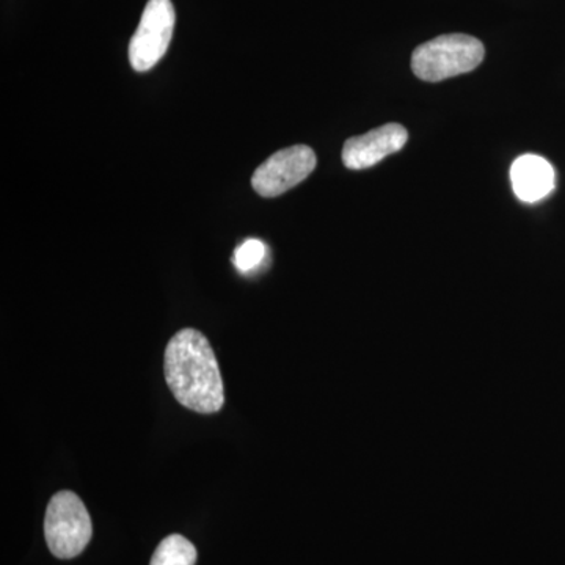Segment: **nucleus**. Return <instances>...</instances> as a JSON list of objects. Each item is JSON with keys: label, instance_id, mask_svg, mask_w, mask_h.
<instances>
[{"label": "nucleus", "instance_id": "1a4fd4ad", "mask_svg": "<svg viewBox=\"0 0 565 565\" xmlns=\"http://www.w3.org/2000/svg\"><path fill=\"white\" fill-rule=\"evenodd\" d=\"M266 258V245L258 239H247L234 252L233 263L241 273H252Z\"/></svg>", "mask_w": 565, "mask_h": 565}, {"label": "nucleus", "instance_id": "39448f33", "mask_svg": "<svg viewBox=\"0 0 565 565\" xmlns=\"http://www.w3.org/2000/svg\"><path fill=\"white\" fill-rule=\"evenodd\" d=\"M316 154L310 147L296 145L270 156L252 177V185L264 199H275L307 180L316 169Z\"/></svg>", "mask_w": 565, "mask_h": 565}, {"label": "nucleus", "instance_id": "f03ea898", "mask_svg": "<svg viewBox=\"0 0 565 565\" xmlns=\"http://www.w3.org/2000/svg\"><path fill=\"white\" fill-rule=\"evenodd\" d=\"M484 55V44L475 36L449 33L416 47L412 70L422 81L440 82L478 68Z\"/></svg>", "mask_w": 565, "mask_h": 565}, {"label": "nucleus", "instance_id": "7ed1b4c3", "mask_svg": "<svg viewBox=\"0 0 565 565\" xmlns=\"http://www.w3.org/2000/svg\"><path fill=\"white\" fill-rule=\"evenodd\" d=\"M92 534L90 514L81 498L70 490L55 493L44 519V535L52 555L58 559L79 556Z\"/></svg>", "mask_w": 565, "mask_h": 565}, {"label": "nucleus", "instance_id": "6e6552de", "mask_svg": "<svg viewBox=\"0 0 565 565\" xmlns=\"http://www.w3.org/2000/svg\"><path fill=\"white\" fill-rule=\"evenodd\" d=\"M196 548L191 541L180 534H172L163 539L150 565H195Z\"/></svg>", "mask_w": 565, "mask_h": 565}, {"label": "nucleus", "instance_id": "423d86ee", "mask_svg": "<svg viewBox=\"0 0 565 565\" xmlns=\"http://www.w3.org/2000/svg\"><path fill=\"white\" fill-rule=\"evenodd\" d=\"M407 139V129L397 122H388L363 136L352 137L344 143V166L351 170L370 169L386 156L403 150Z\"/></svg>", "mask_w": 565, "mask_h": 565}, {"label": "nucleus", "instance_id": "20e7f679", "mask_svg": "<svg viewBox=\"0 0 565 565\" xmlns=\"http://www.w3.org/2000/svg\"><path fill=\"white\" fill-rule=\"evenodd\" d=\"M174 7L172 0H150L141 13L140 24L129 43V61L134 70L147 73L154 68L172 41Z\"/></svg>", "mask_w": 565, "mask_h": 565}, {"label": "nucleus", "instance_id": "f257e3e1", "mask_svg": "<svg viewBox=\"0 0 565 565\" xmlns=\"http://www.w3.org/2000/svg\"><path fill=\"white\" fill-rule=\"evenodd\" d=\"M166 381L178 403L196 414L221 412L225 403L221 367L210 341L195 329H182L167 344Z\"/></svg>", "mask_w": 565, "mask_h": 565}, {"label": "nucleus", "instance_id": "0eeeda50", "mask_svg": "<svg viewBox=\"0 0 565 565\" xmlns=\"http://www.w3.org/2000/svg\"><path fill=\"white\" fill-rule=\"evenodd\" d=\"M511 182L519 200L525 203L541 202L555 189V170L541 156L525 154L512 163Z\"/></svg>", "mask_w": 565, "mask_h": 565}]
</instances>
